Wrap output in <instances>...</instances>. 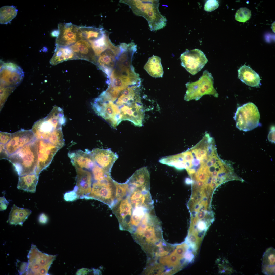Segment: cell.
<instances>
[{
    "instance_id": "6da1fadb",
    "label": "cell",
    "mask_w": 275,
    "mask_h": 275,
    "mask_svg": "<svg viewBox=\"0 0 275 275\" xmlns=\"http://www.w3.org/2000/svg\"><path fill=\"white\" fill-rule=\"evenodd\" d=\"M140 86L135 84L121 88L108 86L92 102V108L114 128L125 120L142 126L145 110L141 100Z\"/></svg>"
},
{
    "instance_id": "7a4b0ae2",
    "label": "cell",
    "mask_w": 275,
    "mask_h": 275,
    "mask_svg": "<svg viewBox=\"0 0 275 275\" xmlns=\"http://www.w3.org/2000/svg\"><path fill=\"white\" fill-rule=\"evenodd\" d=\"M179 161L181 169H185L191 179L204 175L214 183L222 184L230 181L235 173L232 165L219 156L214 139L208 135L180 153Z\"/></svg>"
},
{
    "instance_id": "3957f363",
    "label": "cell",
    "mask_w": 275,
    "mask_h": 275,
    "mask_svg": "<svg viewBox=\"0 0 275 275\" xmlns=\"http://www.w3.org/2000/svg\"><path fill=\"white\" fill-rule=\"evenodd\" d=\"M132 235L146 253L164 240L161 222L152 212L143 217Z\"/></svg>"
},
{
    "instance_id": "277c9868",
    "label": "cell",
    "mask_w": 275,
    "mask_h": 275,
    "mask_svg": "<svg viewBox=\"0 0 275 275\" xmlns=\"http://www.w3.org/2000/svg\"><path fill=\"white\" fill-rule=\"evenodd\" d=\"M120 2L128 5L135 15L145 18L151 31L161 29L166 25L167 19L159 10V0H120Z\"/></svg>"
},
{
    "instance_id": "5b68a950",
    "label": "cell",
    "mask_w": 275,
    "mask_h": 275,
    "mask_svg": "<svg viewBox=\"0 0 275 275\" xmlns=\"http://www.w3.org/2000/svg\"><path fill=\"white\" fill-rule=\"evenodd\" d=\"M35 139L9 155L7 159L13 164L19 176L35 173L38 162Z\"/></svg>"
},
{
    "instance_id": "8992f818",
    "label": "cell",
    "mask_w": 275,
    "mask_h": 275,
    "mask_svg": "<svg viewBox=\"0 0 275 275\" xmlns=\"http://www.w3.org/2000/svg\"><path fill=\"white\" fill-rule=\"evenodd\" d=\"M63 109L54 106L48 115L36 122L32 130L36 139L47 140L52 132L65 122Z\"/></svg>"
},
{
    "instance_id": "52a82bcc",
    "label": "cell",
    "mask_w": 275,
    "mask_h": 275,
    "mask_svg": "<svg viewBox=\"0 0 275 275\" xmlns=\"http://www.w3.org/2000/svg\"><path fill=\"white\" fill-rule=\"evenodd\" d=\"M214 79L212 74L204 71L199 79L194 82L187 83V90L184 97L186 101L198 100L203 96L211 95L217 98L218 94L213 86Z\"/></svg>"
},
{
    "instance_id": "ba28073f",
    "label": "cell",
    "mask_w": 275,
    "mask_h": 275,
    "mask_svg": "<svg viewBox=\"0 0 275 275\" xmlns=\"http://www.w3.org/2000/svg\"><path fill=\"white\" fill-rule=\"evenodd\" d=\"M234 118L237 127L244 131L252 130L260 125L259 113L257 107L252 102L238 107Z\"/></svg>"
},
{
    "instance_id": "9c48e42d",
    "label": "cell",
    "mask_w": 275,
    "mask_h": 275,
    "mask_svg": "<svg viewBox=\"0 0 275 275\" xmlns=\"http://www.w3.org/2000/svg\"><path fill=\"white\" fill-rule=\"evenodd\" d=\"M56 257V255L43 253L32 244L28 255V275H45Z\"/></svg>"
},
{
    "instance_id": "30bf717a",
    "label": "cell",
    "mask_w": 275,
    "mask_h": 275,
    "mask_svg": "<svg viewBox=\"0 0 275 275\" xmlns=\"http://www.w3.org/2000/svg\"><path fill=\"white\" fill-rule=\"evenodd\" d=\"M116 187L111 178L101 181H96L92 185L91 191L87 198L99 200L110 208L115 203Z\"/></svg>"
},
{
    "instance_id": "8fae6325",
    "label": "cell",
    "mask_w": 275,
    "mask_h": 275,
    "mask_svg": "<svg viewBox=\"0 0 275 275\" xmlns=\"http://www.w3.org/2000/svg\"><path fill=\"white\" fill-rule=\"evenodd\" d=\"M0 88L14 90L21 82L24 77L22 69L13 63L7 62L0 68Z\"/></svg>"
},
{
    "instance_id": "7c38bea8",
    "label": "cell",
    "mask_w": 275,
    "mask_h": 275,
    "mask_svg": "<svg viewBox=\"0 0 275 275\" xmlns=\"http://www.w3.org/2000/svg\"><path fill=\"white\" fill-rule=\"evenodd\" d=\"M180 59L182 66L193 75L200 71L208 61L203 52L197 49L186 50L181 54Z\"/></svg>"
},
{
    "instance_id": "4fadbf2b",
    "label": "cell",
    "mask_w": 275,
    "mask_h": 275,
    "mask_svg": "<svg viewBox=\"0 0 275 275\" xmlns=\"http://www.w3.org/2000/svg\"><path fill=\"white\" fill-rule=\"evenodd\" d=\"M37 146L38 162L35 172L39 177L41 172L48 167L59 149L48 141L36 138Z\"/></svg>"
},
{
    "instance_id": "5bb4252c",
    "label": "cell",
    "mask_w": 275,
    "mask_h": 275,
    "mask_svg": "<svg viewBox=\"0 0 275 275\" xmlns=\"http://www.w3.org/2000/svg\"><path fill=\"white\" fill-rule=\"evenodd\" d=\"M59 34L57 37L55 44L69 46L83 39L79 26L70 22L58 24Z\"/></svg>"
},
{
    "instance_id": "9a60e30c",
    "label": "cell",
    "mask_w": 275,
    "mask_h": 275,
    "mask_svg": "<svg viewBox=\"0 0 275 275\" xmlns=\"http://www.w3.org/2000/svg\"><path fill=\"white\" fill-rule=\"evenodd\" d=\"M111 209L118 220L120 230L129 231L133 209L128 196L116 203Z\"/></svg>"
},
{
    "instance_id": "2e32d148",
    "label": "cell",
    "mask_w": 275,
    "mask_h": 275,
    "mask_svg": "<svg viewBox=\"0 0 275 275\" xmlns=\"http://www.w3.org/2000/svg\"><path fill=\"white\" fill-rule=\"evenodd\" d=\"M35 139L32 130L22 129L11 134L10 140L5 145L6 155L8 157Z\"/></svg>"
},
{
    "instance_id": "e0dca14e",
    "label": "cell",
    "mask_w": 275,
    "mask_h": 275,
    "mask_svg": "<svg viewBox=\"0 0 275 275\" xmlns=\"http://www.w3.org/2000/svg\"><path fill=\"white\" fill-rule=\"evenodd\" d=\"M120 52L119 46L113 44L97 58L96 65L108 78L116 63L117 57Z\"/></svg>"
},
{
    "instance_id": "ac0fdd59",
    "label": "cell",
    "mask_w": 275,
    "mask_h": 275,
    "mask_svg": "<svg viewBox=\"0 0 275 275\" xmlns=\"http://www.w3.org/2000/svg\"><path fill=\"white\" fill-rule=\"evenodd\" d=\"M89 152L96 164L106 172L110 173L114 163L118 158V155L109 149L95 148Z\"/></svg>"
},
{
    "instance_id": "d6986e66",
    "label": "cell",
    "mask_w": 275,
    "mask_h": 275,
    "mask_svg": "<svg viewBox=\"0 0 275 275\" xmlns=\"http://www.w3.org/2000/svg\"><path fill=\"white\" fill-rule=\"evenodd\" d=\"M77 173L76 184L74 190L79 196L87 198L92 189L93 176L89 170L75 168Z\"/></svg>"
},
{
    "instance_id": "ffe728a7",
    "label": "cell",
    "mask_w": 275,
    "mask_h": 275,
    "mask_svg": "<svg viewBox=\"0 0 275 275\" xmlns=\"http://www.w3.org/2000/svg\"><path fill=\"white\" fill-rule=\"evenodd\" d=\"M150 174L147 168L142 167L137 170L127 181L130 192L135 189L149 191Z\"/></svg>"
},
{
    "instance_id": "44dd1931",
    "label": "cell",
    "mask_w": 275,
    "mask_h": 275,
    "mask_svg": "<svg viewBox=\"0 0 275 275\" xmlns=\"http://www.w3.org/2000/svg\"><path fill=\"white\" fill-rule=\"evenodd\" d=\"M68 155L75 168L91 170L96 164L89 151L78 150L69 152Z\"/></svg>"
},
{
    "instance_id": "7402d4cb",
    "label": "cell",
    "mask_w": 275,
    "mask_h": 275,
    "mask_svg": "<svg viewBox=\"0 0 275 275\" xmlns=\"http://www.w3.org/2000/svg\"><path fill=\"white\" fill-rule=\"evenodd\" d=\"M128 196L133 208L141 207L153 210V202L149 191L135 189L130 192Z\"/></svg>"
},
{
    "instance_id": "603a6c76",
    "label": "cell",
    "mask_w": 275,
    "mask_h": 275,
    "mask_svg": "<svg viewBox=\"0 0 275 275\" xmlns=\"http://www.w3.org/2000/svg\"><path fill=\"white\" fill-rule=\"evenodd\" d=\"M69 47L78 59L84 60L96 65L97 57L88 41L82 39Z\"/></svg>"
},
{
    "instance_id": "cb8c5ba5",
    "label": "cell",
    "mask_w": 275,
    "mask_h": 275,
    "mask_svg": "<svg viewBox=\"0 0 275 275\" xmlns=\"http://www.w3.org/2000/svg\"><path fill=\"white\" fill-rule=\"evenodd\" d=\"M54 53L50 61V64L56 65L64 61L78 59L77 56L69 46L55 44Z\"/></svg>"
},
{
    "instance_id": "d4e9b609",
    "label": "cell",
    "mask_w": 275,
    "mask_h": 275,
    "mask_svg": "<svg viewBox=\"0 0 275 275\" xmlns=\"http://www.w3.org/2000/svg\"><path fill=\"white\" fill-rule=\"evenodd\" d=\"M238 78L243 83L251 87L258 86L260 83L259 74L245 65L238 70Z\"/></svg>"
},
{
    "instance_id": "484cf974",
    "label": "cell",
    "mask_w": 275,
    "mask_h": 275,
    "mask_svg": "<svg viewBox=\"0 0 275 275\" xmlns=\"http://www.w3.org/2000/svg\"><path fill=\"white\" fill-rule=\"evenodd\" d=\"M31 213L29 209L20 208L14 205L9 213L8 221L11 225H22Z\"/></svg>"
},
{
    "instance_id": "4316f807",
    "label": "cell",
    "mask_w": 275,
    "mask_h": 275,
    "mask_svg": "<svg viewBox=\"0 0 275 275\" xmlns=\"http://www.w3.org/2000/svg\"><path fill=\"white\" fill-rule=\"evenodd\" d=\"M144 68L152 77L158 78L163 76V71L161 59L158 56L153 55L149 58Z\"/></svg>"
},
{
    "instance_id": "83f0119b",
    "label": "cell",
    "mask_w": 275,
    "mask_h": 275,
    "mask_svg": "<svg viewBox=\"0 0 275 275\" xmlns=\"http://www.w3.org/2000/svg\"><path fill=\"white\" fill-rule=\"evenodd\" d=\"M38 178L35 173L19 176L17 188L26 191L34 193Z\"/></svg>"
},
{
    "instance_id": "f1b7e54d",
    "label": "cell",
    "mask_w": 275,
    "mask_h": 275,
    "mask_svg": "<svg viewBox=\"0 0 275 275\" xmlns=\"http://www.w3.org/2000/svg\"><path fill=\"white\" fill-rule=\"evenodd\" d=\"M262 272L266 275L275 273V250L273 248H268L263 256Z\"/></svg>"
},
{
    "instance_id": "f546056e",
    "label": "cell",
    "mask_w": 275,
    "mask_h": 275,
    "mask_svg": "<svg viewBox=\"0 0 275 275\" xmlns=\"http://www.w3.org/2000/svg\"><path fill=\"white\" fill-rule=\"evenodd\" d=\"M109 36L106 31L100 38L94 40L88 41L97 58L113 44Z\"/></svg>"
},
{
    "instance_id": "4dcf8cb0",
    "label": "cell",
    "mask_w": 275,
    "mask_h": 275,
    "mask_svg": "<svg viewBox=\"0 0 275 275\" xmlns=\"http://www.w3.org/2000/svg\"><path fill=\"white\" fill-rule=\"evenodd\" d=\"M83 39L93 41L101 37L106 31L102 27L96 28L90 26H79Z\"/></svg>"
},
{
    "instance_id": "1f68e13d",
    "label": "cell",
    "mask_w": 275,
    "mask_h": 275,
    "mask_svg": "<svg viewBox=\"0 0 275 275\" xmlns=\"http://www.w3.org/2000/svg\"><path fill=\"white\" fill-rule=\"evenodd\" d=\"M131 216L129 231L132 234L135 231L145 214L153 210L150 211L141 207L133 208Z\"/></svg>"
},
{
    "instance_id": "d6a6232c",
    "label": "cell",
    "mask_w": 275,
    "mask_h": 275,
    "mask_svg": "<svg viewBox=\"0 0 275 275\" xmlns=\"http://www.w3.org/2000/svg\"><path fill=\"white\" fill-rule=\"evenodd\" d=\"M18 10L13 6H3L0 9V23L2 24H7L11 21L16 16Z\"/></svg>"
},
{
    "instance_id": "836d02e7",
    "label": "cell",
    "mask_w": 275,
    "mask_h": 275,
    "mask_svg": "<svg viewBox=\"0 0 275 275\" xmlns=\"http://www.w3.org/2000/svg\"><path fill=\"white\" fill-rule=\"evenodd\" d=\"M114 182L116 189L115 204L127 197L130 191L128 185L127 183H120L114 180Z\"/></svg>"
},
{
    "instance_id": "e575fe53",
    "label": "cell",
    "mask_w": 275,
    "mask_h": 275,
    "mask_svg": "<svg viewBox=\"0 0 275 275\" xmlns=\"http://www.w3.org/2000/svg\"><path fill=\"white\" fill-rule=\"evenodd\" d=\"M48 141L59 149L62 148L65 143L62 128L54 130L50 135Z\"/></svg>"
},
{
    "instance_id": "d590c367",
    "label": "cell",
    "mask_w": 275,
    "mask_h": 275,
    "mask_svg": "<svg viewBox=\"0 0 275 275\" xmlns=\"http://www.w3.org/2000/svg\"><path fill=\"white\" fill-rule=\"evenodd\" d=\"M91 170L93 177L95 181H101L111 178L110 173L106 172L97 164Z\"/></svg>"
},
{
    "instance_id": "8d00e7d4",
    "label": "cell",
    "mask_w": 275,
    "mask_h": 275,
    "mask_svg": "<svg viewBox=\"0 0 275 275\" xmlns=\"http://www.w3.org/2000/svg\"><path fill=\"white\" fill-rule=\"evenodd\" d=\"M251 16L250 10L246 8H241L236 12L235 18L237 21L245 22L250 19Z\"/></svg>"
},
{
    "instance_id": "74e56055",
    "label": "cell",
    "mask_w": 275,
    "mask_h": 275,
    "mask_svg": "<svg viewBox=\"0 0 275 275\" xmlns=\"http://www.w3.org/2000/svg\"><path fill=\"white\" fill-rule=\"evenodd\" d=\"M219 6L218 2L216 0H207L204 5V10L207 12H211L217 9Z\"/></svg>"
},
{
    "instance_id": "f35d334b",
    "label": "cell",
    "mask_w": 275,
    "mask_h": 275,
    "mask_svg": "<svg viewBox=\"0 0 275 275\" xmlns=\"http://www.w3.org/2000/svg\"><path fill=\"white\" fill-rule=\"evenodd\" d=\"M79 196L74 190L66 193L64 195V200L67 202H72L76 200Z\"/></svg>"
},
{
    "instance_id": "ab89813d",
    "label": "cell",
    "mask_w": 275,
    "mask_h": 275,
    "mask_svg": "<svg viewBox=\"0 0 275 275\" xmlns=\"http://www.w3.org/2000/svg\"><path fill=\"white\" fill-rule=\"evenodd\" d=\"M11 134L7 132H0V144L5 145L10 140Z\"/></svg>"
},
{
    "instance_id": "60d3db41",
    "label": "cell",
    "mask_w": 275,
    "mask_h": 275,
    "mask_svg": "<svg viewBox=\"0 0 275 275\" xmlns=\"http://www.w3.org/2000/svg\"><path fill=\"white\" fill-rule=\"evenodd\" d=\"M28 268V263L23 262L21 264L18 268V271L21 274H27Z\"/></svg>"
},
{
    "instance_id": "b9f144b4",
    "label": "cell",
    "mask_w": 275,
    "mask_h": 275,
    "mask_svg": "<svg viewBox=\"0 0 275 275\" xmlns=\"http://www.w3.org/2000/svg\"><path fill=\"white\" fill-rule=\"evenodd\" d=\"M0 199V211H3L6 209L9 203L4 196L1 197Z\"/></svg>"
},
{
    "instance_id": "7bdbcfd3",
    "label": "cell",
    "mask_w": 275,
    "mask_h": 275,
    "mask_svg": "<svg viewBox=\"0 0 275 275\" xmlns=\"http://www.w3.org/2000/svg\"><path fill=\"white\" fill-rule=\"evenodd\" d=\"M48 221V218L47 216L45 214H41L39 217V222L42 224L46 223Z\"/></svg>"
},
{
    "instance_id": "ee69618b",
    "label": "cell",
    "mask_w": 275,
    "mask_h": 275,
    "mask_svg": "<svg viewBox=\"0 0 275 275\" xmlns=\"http://www.w3.org/2000/svg\"><path fill=\"white\" fill-rule=\"evenodd\" d=\"M274 127H273L268 135V138L271 141L274 142Z\"/></svg>"
},
{
    "instance_id": "f6af8a7d",
    "label": "cell",
    "mask_w": 275,
    "mask_h": 275,
    "mask_svg": "<svg viewBox=\"0 0 275 275\" xmlns=\"http://www.w3.org/2000/svg\"><path fill=\"white\" fill-rule=\"evenodd\" d=\"M91 270L87 268H83L78 270L76 273V275H86Z\"/></svg>"
},
{
    "instance_id": "bcb514c9",
    "label": "cell",
    "mask_w": 275,
    "mask_h": 275,
    "mask_svg": "<svg viewBox=\"0 0 275 275\" xmlns=\"http://www.w3.org/2000/svg\"><path fill=\"white\" fill-rule=\"evenodd\" d=\"M59 34V31L58 30H54L51 33V35L53 37H57L58 36Z\"/></svg>"
},
{
    "instance_id": "7dc6e473",
    "label": "cell",
    "mask_w": 275,
    "mask_h": 275,
    "mask_svg": "<svg viewBox=\"0 0 275 275\" xmlns=\"http://www.w3.org/2000/svg\"><path fill=\"white\" fill-rule=\"evenodd\" d=\"M186 182L188 184H192L193 181L191 179L187 178L186 180Z\"/></svg>"
},
{
    "instance_id": "c3c4849f",
    "label": "cell",
    "mask_w": 275,
    "mask_h": 275,
    "mask_svg": "<svg viewBox=\"0 0 275 275\" xmlns=\"http://www.w3.org/2000/svg\"><path fill=\"white\" fill-rule=\"evenodd\" d=\"M94 273L95 274H99L100 273V271L97 269L93 270Z\"/></svg>"
}]
</instances>
